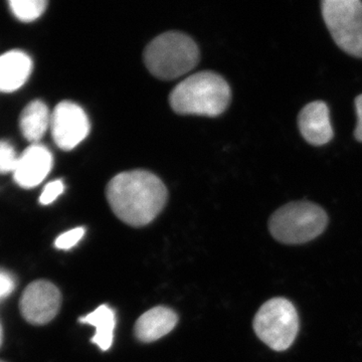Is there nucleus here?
I'll return each mask as SVG.
<instances>
[{"label":"nucleus","mask_w":362,"mask_h":362,"mask_svg":"<svg viewBox=\"0 0 362 362\" xmlns=\"http://www.w3.org/2000/svg\"><path fill=\"white\" fill-rule=\"evenodd\" d=\"M230 99L232 92L225 78L214 71H202L176 86L169 102L181 115L216 117L228 109Z\"/></svg>","instance_id":"f03ea898"},{"label":"nucleus","mask_w":362,"mask_h":362,"mask_svg":"<svg viewBox=\"0 0 362 362\" xmlns=\"http://www.w3.org/2000/svg\"><path fill=\"white\" fill-rule=\"evenodd\" d=\"M1 340H2V330H1V326H0V344H1Z\"/></svg>","instance_id":"412c9836"},{"label":"nucleus","mask_w":362,"mask_h":362,"mask_svg":"<svg viewBox=\"0 0 362 362\" xmlns=\"http://www.w3.org/2000/svg\"><path fill=\"white\" fill-rule=\"evenodd\" d=\"M80 322L88 324L95 328L92 342L102 351H107L111 349L116 327V314L111 307L108 305H101L88 315L81 317Z\"/></svg>","instance_id":"4468645a"},{"label":"nucleus","mask_w":362,"mask_h":362,"mask_svg":"<svg viewBox=\"0 0 362 362\" xmlns=\"http://www.w3.org/2000/svg\"><path fill=\"white\" fill-rule=\"evenodd\" d=\"M32 59L21 51H11L0 56V92L13 93L21 89L30 78Z\"/></svg>","instance_id":"f8f14e48"},{"label":"nucleus","mask_w":362,"mask_h":362,"mask_svg":"<svg viewBox=\"0 0 362 362\" xmlns=\"http://www.w3.org/2000/svg\"><path fill=\"white\" fill-rule=\"evenodd\" d=\"M64 190H65V185L62 180H54L47 183L40 194V204L49 206L63 194Z\"/></svg>","instance_id":"a211bd4d"},{"label":"nucleus","mask_w":362,"mask_h":362,"mask_svg":"<svg viewBox=\"0 0 362 362\" xmlns=\"http://www.w3.org/2000/svg\"><path fill=\"white\" fill-rule=\"evenodd\" d=\"M178 317L173 309L158 306L140 316L135 324V337L139 341H156L171 332L177 324Z\"/></svg>","instance_id":"9b49d317"},{"label":"nucleus","mask_w":362,"mask_h":362,"mask_svg":"<svg viewBox=\"0 0 362 362\" xmlns=\"http://www.w3.org/2000/svg\"><path fill=\"white\" fill-rule=\"evenodd\" d=\"M51 151L42 145H30L18 157L13 171L16 182L23 188H33L40 185L51 173L52 168Z\"/></svg>","instance_id":"1a4fd4ad"},{"label":"nucleus","mask_w":362,"mask_h":362,"mask_svg":"<svg viewBox=\"0 0 362 362\" xmlns=\"http://www.w3.org/2000/svg\"><path fill=\"white\" fill-rule=\"evenodd\" d=\"M62 294L49 281H35L26 287L21 298L20 308L23 318L33 325H45L58 315Z\"/></svg>","instance_id":"6e6552de"},{"label":"nucleus","mask_w":362,"mask_h":362,"mask_svg":"<svg viewBox=\"0 0 362 362\" xmlns=\"http://www.w3.org/2000/svg\"><path fill=\"white\" fill-rule=\"evenodd\" d=\"M18 156L13 145L8 142L0 140V173H13L18 164Z\"/></svg>","instance_id":"dca6fc26"},{"label":"nucleus","mask_w":362,"mask_h":362,"mask_svg":"<svg viewBox=\"0 0 362 362\" xmlns=\"http://www.w3.org/2000/svg\"><path fill=\"white\" fill-rule=\"evenodd\" d=\"M106 197L119 220L135 228L151 223L168 202L165 185L153 173L126 171L112 178Z\"/></svg>","instance_id":"f257e3e1"},{"label":"nucleus","mask_w":362,"mask_h":362,"mask_svg":"<svg viewBox=\"0 0 362 362\" xmlns=\"http://www.w3.org/2000/svg\"><path fill=\"white\" fill-rule=\"evenodd\" d=\"M321 11L335 44L350 56L362 58L361 0H324Z\"/></svg>","instance_id":"423d86ee"},{"label":"nucleus","mask_w":362,"mask_h":362,"mask_svg":"<svg viewBox=\"0 0 362 362\" xmlns=\"http://www.w3.org/2000/svg\"><path fill=\"white\" fill-rule=\"evenodd\" d=\"M328 216L322 207L309 202H289L281 206L269 220L272 237L284 245H302L322 235Z\"/></svg>","instance_id":"20e7f679"},{"label":"nucleus","mask_w":362,"mask_h":362,"mask_svg":"<svg viewBox=\"0 0 362 362\" xmlns=\"http://www.w3.org/2000/svg\"><path fill=\"white\" fill-rule=\"evenodd\" d=\"M300 133L309 144L322 146L333 139L329 109L322 101H314L307 104L298 116Z\"/></svg>","instance_id":"9d476101"},{"label":"nucleus","mask_w":362,"mask_h":362,"mask_svg":"<svg viewBox=\"0 0 362 362\" xmlns=\"http://www.w3.org/2000/svg\"><path fill=\"white\" fill-rule=\"evenodd\" d=\"M52 114L47 105L40 100L30 102L21 112L20 127L23 137L33 144L44 137L51 128Z\"/></svg>","instance_id":"ddd939ff"},{"label":"nucleus","mask_w":362,"mask_h":362,"mask_svg":"<svg viewBox=\"0 0 362 362\" xmlns=\"http://www.w3.org/2000/svg\"><path fill=\"white\" fill-rule=\"evenodd\" d=\"M16 280L13 276L8 272L0 270V299L9 296L13 292Z\"/></svg>","instance_id":"6ab92c4d"},{"label":"nucleus","mask_w":362,"mask_h":362,"mask_svg":"<svg viewBox=\"0 0 362 362\" xmlns=\"http://www.w3.org/2000/svg\"><path fill=\"white\" fill-rule=\"evenodd\" d=\"M84 228H73V230H68V232L63 233L61 235H59L57 240H54V246H56L57 249L68 251L71 247L77 246L78 243L84 238Z\"/></svg>","instance_id":"f3484780"},{"label":"nucleus","mask_w":362,"mask_h":362,"mask_svg":"<svg viewBox=\"0 0 362 362\" xmlns=\"http://www.w3.org/2000/svg\"><path fill=\"white\" fill-rule=\"evenodd\" d=\"M145 66L160 80H175L195 68L199 61V49L194 40L185 33H162L145 49Z\"/></svg>","instance_id":"7ed1b4c3"},{"label":"nucleus","mask_w":362,"mask_h":362,"mask_svg":"<svg viewBox=\"0 0 362 362\" xmlns=\"http://www.w3.org/2000/svg\"><path fill=\"white\" fill-rule=\"evenodd\" d=\"M357 124L354 130V137L358 142H362V94L356 99Z\"/></svg>","instance_id":"aec40b11"},{"label":"nucleus","mask_w":362,"mask_h":362,"mask_svg":"<svg viewBox=\"0 0 362 362\" xmlns=\"http://www.w3.org/2000/svg\"><path fill=\"white\" fill-rule=\"evenodd\" d=\"M45 0H13L9 1L11 13L23 23H32L44 14L47 9Z\"/></svg>","instance_id":"2eb2a0df"},{"label":"nucleus","mask_w":362,"mask_h":362,"mask_svg":"<svg viewBox=\"0 0 362 362\" xmlns=\"http://www.w3.org/2000/svg\"><path fill=\"white\" fill-rule=\"evenodd\" d=\"M252 327L267 346L275 351H285L292 346L299 333L296 307L286 298H272L257 312Z\"/></svg>","instance_id":"39448f33"},{"label":"nucleus","mask_w":362,"mask_h":362,"mask_svg":"<svg viewBox=\"0 0 362 362\" xmlns=\"http://www.w3.org/2000/svg\"><path fill=\"white\" fill-rule=\"evenodd\" d=\"M51 131L52 139L58 147L70 151L89 134V118L78 104L61 102L52 113Z\"/></svg>","instance_id":"0eeeda50"},{"label":"nucleus","mask_w":362,"mask_h":362,"mask_svg":"<svg viewBox=\"0 0 362 362\" xmlns=\"http://www.w3.org/2000/svg\"><path fill=\"white\" fill-rule=\"evenodd\" d=\"M0 362H4V361H0Z\"/></svg>","instance_id":"4be33fe9"}]
</instances>
